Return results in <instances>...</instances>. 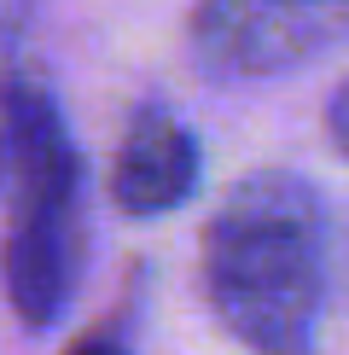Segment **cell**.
I'll list each match as a JSON object with an SVG mask.
<instances>
[{
	"instance_id": "1",
	"label": "cell",
	"mask_w": 349,
	"mask_h": 355,
	"mask_svg": "<svg viewBox=\"0 0 349 355\" xmlns=\"http://www.w3.org/2000/svg\"><path fill=\"white\" fill-rule=\"evenodd\" d=\"M210 315L251 355H309L326 309V210L291 169H256L215 204L198 239Z\"/></svg>"
},
{
	"instance_id": "2",
	"label": "cell",
	"mask_w": 349,
	"mask_h": 355,
	"mask_svg": "<svg viewBox=\"0 0 349 355\" xmlns=\"http://www.w3.org/2000/svg\"><path fill=\"white\" fill-rule=\"evenodd\" d=\"M0 291L18 327L47 332L82 279V152L41 76H0Z\"/></svg>"
},
{
	"instance_id": "3",
	"label": "cell",
	"mask_w": 349,
	"mask_h": 355,
	"mask_svg": "<svg viewBox=\"0 0 349 355\" xmlns=\"http://www.w3.org/2000/svg\"><path fill=\"white\" fill-rule=\"evenodd\" d=\"M349 41V0H193L186 53L210 82H274Z\"/></svg>"
},
{
	"instance_id": "4",
	"label": "cell",
	"mask_w": 349,
	"mask_h": 355,
	"mask_svg": "<svg viewBox=\"0 0 349 355\" xmlns=\"http://www.w3.org/2000/svg\"><path fill=\"white\" fill-rule=\"evenodd\" d=\"M198 175H204V152H198L193 128H186L169 105L152 99V105H140L128 116L123 140H116L111 204L123 216H134V221L169 216L198 192Z\"/></svg>"
},
{
	"instance_id": "5",
	"label": "cell",
	"mask_w": 349,
	"mask_h": 355,
	"mask_svg": "<svg viewBox=\"0 0 349 355\" xmlns=\"http://www.w3.org/2000/svg\"><path fill=\"white\" fill-rule=\"evenodd\" d=\"M64 355H134V344H128V327H123V320H99L93 332L70 338Z\"/></svg>"
},
{
	"instance_id": "6",
	"label": "cell",
	"mask_w": 349,
	"mask_h": 355,
	"mask_svg": "<svg viewBox=\"0 0 349 355\" xmlns=\"http://www.w3.org/2000/svg\"><path fill=\"white\" fill-rule=\"evenodd\" d=\"M326 135H332V146L349 157V82H338V94L326 99Z\"/></svg>"
},
{
	"instance_id": "7",
	"label": "cell",
	"mask_w": 349,
	"mask_h": 355,
	"mask_svg": "<svg viewBox=\"0 0 349 355\" xmlns=\"http://www.w3.org/2000/svg\"><path fill=\"white\" fill-rule=\"evenodd\" d=\"M18 12H24L18 0H0V53H6V41L18 35ZM0 76H6V70H0Z\"/></svg>"
}]
</instances>
